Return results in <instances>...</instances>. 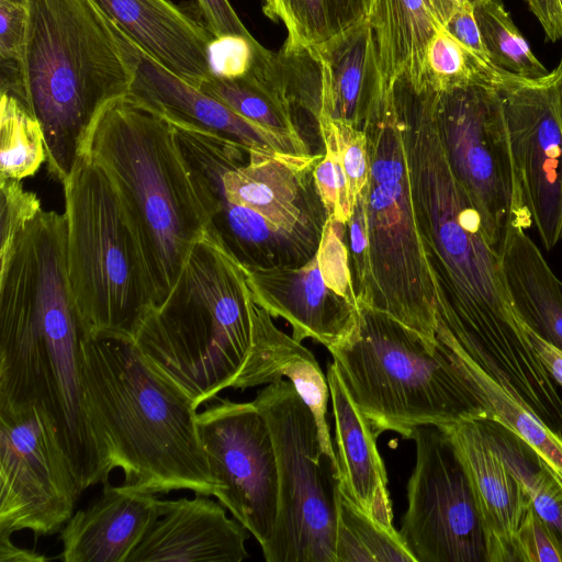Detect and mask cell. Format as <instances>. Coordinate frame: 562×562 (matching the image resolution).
Wrapping results in <instances>:
<instances>
[{
    "label": "cell",
    "instance_id": "6da1fadb",
    "mask_svg": "<svg viewBox=\"0 0 562 562\" xmlns=\"http://www.w3.org/2000/svg\"><path fill=\"white\" fill-rule=\"evenodd\" d=\"M418 234L435 289L436 337L510 389L542 419L562 412L558 384L515 310L481 216L453 176L430 83L391 86Z\"/></svg>",
    "mask_w": 562,
    "mask_h": 562
},
{
    "label": "cell",
    "instance_id": "7a4b0ae2",
    "mask_svg": "<svg viewBox=\"0 0 562 562\" xmlns=\"http://www.w3.org/2000/svg\"><path fill=\"white\" fill-rule=\"evenodd\" d=\"M134 342L198 407L228 387L279 381L293 363L314 356L273 324L255 302L246 269L207 231Z\"/></svg>",
    "mask_w": 562,
    "mask_h": 562
},
{
    "label": "cell",
    "instance_id": "3957f363",
    "mask_svg": "<svg viewBox=\"0 0 562 562\" xmlns=\"http://www.w3.org/2000/svg\"><path fill=\"white\" fill-rule=\"evenodd\" d=\"M80 339L64 248L13 250L0 265V407L35 405L50 416L83 492L116 464L87 407Z\"/></svg>",
    "mask_w": 562,
    "mask_h": 562
},
{
    "label": "cell",
    "instance_id": "277c9868",
    "mask_svg": "<svg viewBox=\"0 0 562 562\" xmlns=\"http://www.w3.org/2000/svg\"><path fill=\"white\" fill-rule=\"evenodd\" d=\"M87 407L123 485L150 493L217 490L198 429L193 397L154 366L134 340L80 339Z\"/></svg>",
    "mask_w": 562,
    "mask_h": 562
},
{
    "label": "cell",
    "instance_id": "5b68a950",
    "mask_svg": "<svg viewBox=\"0 0 562 562\" xmlns=\"http://www.w3.org/2000/svg\"><path fill=\"white\" fill-rule=\"evenodd\" d=\"M80 153L98 162L117 189L155 307L173 289L191 248L210 225L202 189L175 124L127 93L99 111Z\"/></svg>",
    "mask_w": 562,
    "mask_h": 562
},
{
    "label": "cell",
    "instance_id": "8992f818",
    "mask_svg": "<svg viewBox=\"0 0 562 562\" xmlns=\"http://www.w3.org/2000/svg\"><path fill=\"white\" fill-rule=\"evenodd\" d=\"M13 92L38 121L49 173L61 183L99 111L130 92L133 66L116 25L93 0H26Z\"/></svg>",
    "mask_w": 562,
    "mask_h": 562
},
{
    "label": "cell",
    "instance_id": "52a82bcc",
    "mask_svg": "<svg viewBox=\"0 0 562 562\" xmlns=\"http://www.w3.org/2000/svg\"><path fill=\"white\" fill-rule=\"evenodd\" d=\"M350 397L375 431L412 439L416 428L486 418L456 351L358 303V323L328 348Z\"/></svg>",
    "mask_w": 562,
    "mask_h": 562
},
{
    "label": "cell",
    "instance_id": "ba28073f",
    "mask_svg": "<svg viewBox=\"0 0 562 562\" xmlns=\"http://www.w3.org/2000/svg\"><path fill=\"white\" fill-rule=\"evenodd\" d=\"M63 186L67 276L81 336L134 340L154 299L117 189L83 153Z\"/></svg>",
    "mask_w": 562,
    "mask_h": 562
},
{
    "label": "cell",
    "instance_id": "9c48e42d",
    "mask_svg": "<svg viewBox=\"0 0 562 562\" xmlns=\"http://www.w3.org/2000/svg\"><path fill=\"white\" fill-rule=\"evenodd\" d=\"M361 128L370 172L361 191L368 247L357 302L390 315L436 344L435 289L416 224L391 88Z\"/></svg>",
    "mask_w": 562,
    "mask_h": 562
},
{
    "label": "cell",
    "instance_id": "30bf717a",
    "mask_svg": "<svg viewBox=\"0 0 562 562\" xmlns=\"http://www.w3.org/2000/svg\"><path fill=\"white\" fill-rule=\"evenodd\" d=\"M263 415L278 465V513L261 548L267 562H336L338 470L322 449L313 412L290 380L267 384L252 401Z\"/></svg>",
    "mask_w": 562,
    "mask_h": 562
},
{
    "label": "cell",
    "instance_id": "8fae6325",
    "mask_svg": "<svg viewBox=\"0 0 562 562\" xmlns=\"http://www.w3.org/2000/svg\"><path fill=\"white\" fill-rule=\"evenodd\" d=\"M435 114L446 157L476 207L487 239L501 252L532 218L517 178L501 95L482 76L438 90Z\"/></svg>",
    "mask_w": 562,
    "mask_h": 562
},
{
    "label": "cell",
    "instance_id": "7c38bea8",
    "mask_svg": "<svg viewBox=\"0 0 562 562\" xmlns=\"http://www.w3.org/2000/svg\"><path fill=\"white\" fill-rule=\"evenodd\" d=\"M81 492L50 416L0 407V535L59 532Z\"/></svg>",
    "mask_w": 562,
    "mask_h": 562
},
{
    "label": "cell",
    "instance_id": "4fadbf2b",
    "mask_svg": "<svg viewBox=\"0 0 562 562\" xmlns=\"http://www.w3.org/2000/svg\"><path fill=\"white\" fill-rule=\"evenodd\" d=\"M412 440L416 459L398 531L405 547L415 562H486L471 488L447 435L422 426Z\"/></svg>",
    "mask_w": 562,
    "mask_h": 562
},
{
    "label": "cell",
    "instance_id": "5bb4252c",
    "mask_svg": "<svg viewBox=\"0 0 562 562\" xmlns=\"http://www.w3.org/2000/svg\"><path fill=\"white\" fill-rule=\"evenodd\" d=\"M198 429L216 481L214 496L262 548L278 513V465L269 426L254 402L217 398L198 413Z\"/></svg>",
    "mask_w": 562,
    "mask_h": 562
},
{
    "label": "cell",
    "instance_id": "9a60e30c",
    "mask_svg": "<svg viewBox=\"0 0 562 562\" xmlns=\"http://www.w3.org/2000/svg\"><path fill=\"white\" fill-rule=\"evenodd\" d=\"M558 67L541 79L497 69L498 91L513 160L525 204L547 250L562 237V122L558 106Z\"/></svg>",
    "mask_w": 562,
    "mask_h": 562
},
{
    "label": "cell",
    "instance_id": "2e32d148",
    "mask_svg": "<svg viewBox=\"0 0 562 562\" xmlns=\"http://www.w3.org/2000/svg\"><path fill=\"white\" fill-rule=\"evenodd\" d=\"M117 30L133 66V81L128 93L171 122L233 139L249 154L281 158L299 166H310L323 158L324 153L310 154L300 149L188 83L150 57L119 27Z\"/></svg>",
    "mask_w": 562,
    "mask_h": 562
},
{
    "label": "cell",
    "instance_id": "e0dca14e",
    "mask_svg": "<svg viewBox=\"0 0 562 562\" xmlns=\"http://www.w3.org/2000/svg\"><path fill=\"white\" fill-rule=\"evenodd\" d=\"M438 428L467 475L484 535L485 561L517 562V532L532 503L505 457L496 426L486 418L468 417Z\"/></svg>",
    "mask_w": 562,
    "mask_h": 562
},
{
    "label": "cell",
    "instance_id": "ac0fdd59",
    "mask_svg": "<svg viewBox=\"0 0 562 562\" xmlns=\"http://www.w3.org/2000/svg\"><path fill=\"white\" fill-rule=\"evenodd\" d=\"M246 271L255 302L272 317L284 318L295 341L311 338L328 349L355 330L358 304L326 284L317 254L301 267Z\"/></svg>",
    "mask_w": 562,
    "mask_h": 562
},
{
    "label": "cell",
    "instance_id": "d6986e66",
    "mask_svg": "<svg viewBox=\"0 0 562 562\" xmlns=\"http://www.w3.org/2000/svg\"><path fill=\"white\" fill-rule=\"evenodd\" d=\"M157 494L103 483L100 496L76 510L59 531L65 562H126L164 515Z\"/></svg>",
    "mask_w": 562,
    "mask_h": 562
},
{
    "label": "cell",
    "instance_id": "ffe728a7",
    "mask_svg": "<svg viewBox=\"0 0 562 562\" xmlns=\"http://www.w3.org/2000/svg\"><path fill=\"white\" fill-rule=\"evenodd\" d=\"M134 43L165 68L200 89L214 71L215 37L170 0H93Z\"/></svg>",
    "mask_w": 562,
    "mask_h": 562
},
{
    "label": "cell",
    "instance_id": "44dd1931",
    "mask_svg": "<svg viewBox=\"0 0 562 562\" xmlns=\"http://www.w3.org/2000/svg\"><path fill=\"white\" fill-rule=\"evenodd\" d=\"M247 531L220 502L195 493L167 501L164 515L126 562H241L248 558Z\"/></svg>",
    "mask_w": 562,
    "mask_h": 562
},
{
    "label": "cell",
    "instance_id": "7402d4cb",
    "mask_svg": "<svg viewBox=\"0 0 562 562\" xmlns=\"http://www.w3.org/2000/svg\"><path fill=\"white\" fill-rule=\"evenodd\" d=\"M335 422L338 484L366 514L393 528V509L384 462L379 453V434L349 395L335 364L326 373Z\"/></svg>",
    "mask_w": 562,
    "mask_h": 562
},
{
    "label": "cell",
    "instance_id": "603a6c76",
    "mask_svg": "<svg viewBox=\"0 0 562 562\" xmlns=\"http://www.w3.org/2000/svg\"><path fill=\"white\" fill-rule=\"evenodd\" d=\"M313 48L323 72L321 117L361 128L386 90L369 20Z\"/></svg>",
    "mask_w": 562,
    "mask_h": 562
},
{
    "label": "cell",
    "instance_id": "cb8c5ba5",
    "mask_svg": "<svg viewBox=\"0 0 562 562\" xmlns=\"http://www.w3.org/2000/svg\"><path fill=\"white\" fill-rule=\"evenodd\" d=\"M499 257L509 297L528 329L562 350V281L525 229L507 237Z\"/></svg>",
    "mask_w": 562,
    "mask_h": 562
},
{
    "label": "cell",
    "instance_id": "d4e9b609",
    "mask_svg": "<svg viewBox=\"0 0 562 562\" xmlns=\"http://www.w3.org/2000/svg\"><path fill=\"white\" fill-rule=\"evenodd\" d=\"M373 30L379 65L389 89L400 75L424 85L428 44L442 27L430 0H374L367 18Z\"/></svg>",
    "mask_w": 562,
    "mask_h": 562
},
{
    "label": "cell",
    "instance_id": "484cf974",
    "mask_svg": "<svg viewBox=\"0 0 562 562\" xmlns=\"http://www.w3.org/2000/svg\"><path fill=\"white\" fill-rule=\"evenodd\" d=\"M448 347L458 355L465 378L484 409L486 419L505 429L527 447L536 458L537 467L542 469L562 491L561 434L553 430L519 396L486 373L468 355L452 346Z\"/></svg>",
    "mask_w": 562,
    "mask_h": 562
},
{
    "label": "cell",
    "instance_id": "4316f807",
    "mask_svg": "<svg viewBox=\"0 0 562 562\" xmlns=\"http://www.w3.org/2000/svg\"><path fill=\"white\" fill-rule=\"evenodd\" d=\"M288 30L286 46L316 47L368 18L367 0H263Z\"/></svg>",
    "mask_w": 562,
    "mask_h": 562
},
{
    "label": "cell",
    "instance_id": "83f0119b",
    "mask_svg": "<svg viewBox=\"0 0 562 562\" xmlns=\"http://www.w3.org/2000/svg\"><path fill=\"white\" fill-rule=\"evenodd\" d=\"M336 562H415L400 532L360 509L336 486Z\"/></svg>",
    "mask_w": 562,
    "mask_h": 562
},
{
    "label": "cell",
    "instance_id": "f1b7e54d",
    "mask_svg": "<svg viewBox=\"0 0 562 562\" xmlns=\"http://www.w3.org/2000/svg\"><path fill=\"white\" fill-rule=\"evenodd\" d=\"M200 89L243 117L312 154L291 109L250 74L234 78L213 74Z\"/></svg>",
    "mask_w": 562,
    "mask_h": 562
},
{
    "label": "cell",
    "instance_id": "f546056e",
    "mask_svg": "<svg viewBox=\"0 0 562 562\" xmlns=\"http://www.w3.org/2000/svg\"><path fill=\"white\" fill-rule=\"evenodd\" d=\"M46 162L42 127L23 102L1 89L0 179L22 180Z\"/></svg>",
    "mask_w": 562,
    "mask_h": 562
},
{
    "label": "cell",
    "instance_id": "4dcf8cb0",
    "mask_svg": "<svg viewBox=\"0 0 562 562\" xmlns=\"http://www.w3.org/2000/svg\"><path fill=\"white\" fill-rule=\"evenodd\" d=\"M473 12L488 58L496 69L526 79L549 75L499 0H485L475 5Z\"/></svg>",
    "mask_w": 562,
    "mask_h": 562
},
{
    "label": "cell",
    "instance_id": "1f68e13d",
    "mask_svg": "<svg viewBox=\"0 0 562 562\" xmlns=\"http://www.w3.org/2000/svg\"><path fill=\"white\" fill-rule=\"evenodd\" d=\"M476 76L487 78L477 61L443 29L430 40L424 65V80L443 90Z\"/></svg>",
    "mask_w": 562,
    "mask_h": 562
},
{
    "label": "cell",
    "instance_id": "d6a6232c",
    "mask_svg": "<svg viewBox=\"0 0 562 562\" xmlns=\"http://www.w3.org/2000/svg\"><path fill=\"white\" fill-rule=\"evenodd\" d=\"M324 156L313 170L314 181L328 217L346 224L351 216L347 177L344 171L329 117L318 120Z\"/></svg>",
    "mask_w": 562,
    "mask_h": 562
},
{
    "label": "cell",
    "instance_id": "836d02e7",
    "mask_svg": "<svg viewBox=\"0 0 562 562\" xmlns=\"http://www.w3.org/2000/svg\"><path fill=\"white\" fill-rule=\"evenodd\" d=\"M497 432L505 457L525 484L537 514L562 540V491L542 469L529 468L517 447Z\"/></svg>",
    "mask_w": 562,
    "mask_h": 562
},
{
    "label": "cell",
    "instance_id": "e575fe53",
    "mask_svg": "<svg viewBox=\"0 0 562 562\" xmlns=\"http://www.w3.org/2000/svg\"><path fill=\"white\" fill-rule=\"evenodd\" d=\"M344 235L345 224L328 217L316 252L318 266L328 286L352 303L358 304Z\"/></svg>",
    "mask_w": 562,
    "mask_h": 562
},
{
    "label": "cell",
    "instance_id": "d590c367",
    "mask_svg": "<svg viewBox=\"0 0 562 562\" xmlns=\"http://www.w3.org/2000/svg\"><path fill=\"white\" fill-rule=\"evenodd\" d=\"M329 120L335 135L338 155L347 177L351 206H353L357 196L369 179L370 165L367 137L362 128H358L342 121Z\"/></svg>",
    "mask_w": 562,
    "mask_h": 562
},
{
    "label": "cell",
    "instance_id": "8d00e7d4",
    "mask_svg": "<svg viewBox=\"0 0 562 562\" xmlns=\"http://www.w3.org/2000/svg\"><path fill=\"white\" fill-rule=\"evenodd\" d=\"M517 562H562V540L537 514L527 509L516 537Z\"/></svg>",
    "mask_w": 562,
    "mask_h": 562
},
{
    "label": "cell",
    "instance_id": "74e56055",
    "mask_svg": "<svg viewBox=\"0 0 562 562\" xmlns=\"http://www.w3.org/2000/svg\"><path fill=\"white\" fill-rule=\"evenodd\" d=\"M259 43L240 36L214 40L211 46V63L214 74L234 78L248 74L255 48Z\"/></svg>",
    "mask_w": 562,
    "mask_h": 562
},
{
    "label": "cell",
    "instance_id": "f35d334b",
    "mask_svg": "<svg viewBox=\"0 0 562 562\" xmlns=\"http://www.w3.org/2000/svg\"><path fill=\"white\" fill-rule=\"evenodd\" d=\"M443 29L477 61L491 81L497 69L492 65L482 42L473 8L458 5Z\"/></svg>",
    "mask_w": 562,
    "mask_h": 562
},
{
    "label": "cell",
    "instance_id": "ab89813d",
    "mask_svg": "<svg viewBox=\"0 0 562 562\" xmlns=\"http://www.w3.org/2000/svg\"><path fill=\"white\" fill-rule=\"evenodd\" d=\"M26 0H0V56L8 65L20 61L26 25Z\"/></svg>",
    "mask_w": 562,
    "mask_h": 562
},
{
    "label": "cell",
    "instance_id": "60d3db41",
    "mask_svg": "<svg viewBox=\"0 0 562 562\" xmlns=\"http://www.w3.org/2000/svg\"><path fill=\"white\" fill-rule=\"evenodd\" d=\"M194 1L205 26L216 40L228 36H240L255 41L228 0Z\"/></svg>",
    "mask_w": 562,
    "mask_h": 562
},
{
    "label": "cell",
    "instance_id": "b9f144b4",
    "mask_svg": "<svg viewBox=\"0 0 562 562\" xmlns=\"http://www.w3.org/2000/svg\"><path fill=\"white\" fill-rule=\"evenodd\" d=\"M530 11L539 20L547 38L562 40V11L559 0H526Z\"/></svg>",
    "mask_w": 562,
    "mask_h": 562
},
{
    "label": "cell",
    "instance_id": "7bdbcfd3",
    "mask_svg": "<svg viewBox=\"0 0 562 562\" xmlns=\"http://www.w3.org/2000/svg\"><path fill=\"white\" fill-rule=\"evenodd\" d=\"M528 334L548 372L562 386V350L530 329Z\"/></svg>",
    "mask_w": 562,
    "mask_h": 562
},
{
    "label": "cell",
    "instance_id": "ee69618b",
    "mask_svg": "<svg viewBox=\"0 0 562 562\" xmlns=\"http://www.w3.org/2000/svg\"><path fill=\"white\" fill-rule=\"evenodd\" d=\"M47 560L48 558L34 550L15 546L11 540V536L0 535L1 562H43Z\"/></svg>",
    "mask_w": 562,
    "mask_h": 562
},
{
    "label": "cell",
    "instance_id": "f6af8a7d",
    "mask_svg": "<svg viewBox=\"0 0 562 562\" xmlns=\"http://www.w3.org/2000/svg\"><path fill=\"white\" fill-rule=\"evenodd\" d=\"M558 69H559V77H558V81H557L558 106H559L560 117H561V122H562V58L558 65Z\"/></svg>",
    "mask_w": 562,
    "mask_h": 562
},
{
    "label": "cell",
    "instance_id": "bcb514c9",
    "mask_svg": "<svg viewBox=\"0 0 562 562\" xmlns=\"http://www.w3.org/2000/svg\"><path fill=\"white\" fill-rule=\"evenodd\" d=\"M457 5H468L474 8L485 0H453Z\"/></svg>",
    "mask_w": 562,
    "mask_h": 562
},
{
    "label": "cell",
    "instance_id": "7dc6e473",
    "mask_svg": "<svg viewBox=\"0 0 562 562\" xmlns=\"http://www.w3.org/2000/svg\"><path fill=\"white\" fill-rule=\"evenodd\" d=\"M373 1H374V0H367V5H368V14H369V12H370V9H371V7H372V4H373Z\"/></svg>",
    "mask_w": 562,
    "mask_h": 562
},
{
    "label": "cell",
    "instance_id": "c3c4849f",
    "mask_svg": "<svg viewBox=\"0 0 562 562\" xmlns=\"http://www.w3.org/2000/svg\"><path fill=\"white\" fill-rule=\"evenodd\" d=\"M559 3H560V7H561V11H562V0H559Z\"/></svg>",
    "mask_w": 562,
    "mask_h": 562
}]
</instances>
